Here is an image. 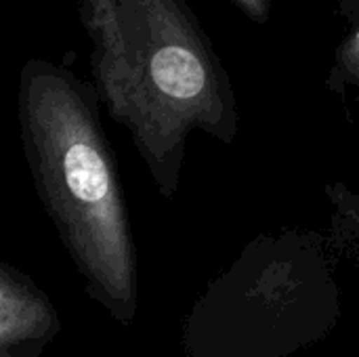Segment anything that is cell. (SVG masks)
Returning <instances> with one entry per match:
<instances>
[{
  "label": "cell",
  "mask_w": 359,
  "mask_h": 357,
  "mask_svg": "<svg viewBox=\"0 0 359 357\" xmlns=\"http://www.w3.org/2000/svg\"><path fill=\"white\" fill-rule=\"evenodd\" d=\"M78 8L99 97L170 196L191 130L236 137L229 80L183 0H78Z\"/></svg>",
  "instance_id": "cell-1"
},
{
  "label": "cell",
  "mask_w": 359,
  "mask_h": 357,
  "mask_svg": "<svg viewBox=\"0 0 359 357\" xmlns=\"http://www.w3.org/2000/svg\"><path fill=\"white\" fill-rule=\"evenodd\" d=\"M19 124L36 191L86 292L114 320L137 316V255L114 156L88 90L34 59L19 80Z\"/></svg>",
  "instance_id": "cell-2"
},
{
  "label": "cell",
  "mask_w": 359,
  "mask_h": 357,
  "mask_svg": "<svg viewBox=\"0 0 359 357\" xmlns=\"http://www.w3.org/2000/svg\"><path fill=\"white\" fill-rule=\"evenodd\" d=\"M59 330L44 292L25 276L0 265V357H38Z\"/></svg>",
  "instance_id": "cell-3"
},
{
  "label": "cell",
  "mask_w": 359,
  "mask_h": 357,
  "mask_svg": "<svg viewBox=\"0 0 359 357\" xmlns=\"http://www.w3.org/2000/svg\"><path fill=\"white\" fill-rule=\"evenodd\" d=\"M341 67L353 80H359V29L349 36L341 48Z\"/></svg>",
  "instance_id": "cell-4"
},
{
  "label": "cell",
  "mask_w": 359,
  "mask_h": 357,
  "mask_svg": "<svg viewBox=\"0 0 359 357\" xmlns=\"http://www.w3.org/2000/svg\"><path fill=\"white\" fill-rule=\"evenodd\" d=\"M236 2L257 21H265V17L269 13V2L267 0H236Z\"/></svg>",
  "instance_id": "cell-5"
}]
</instances>
